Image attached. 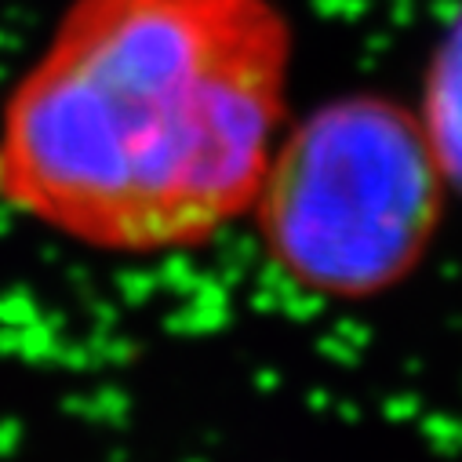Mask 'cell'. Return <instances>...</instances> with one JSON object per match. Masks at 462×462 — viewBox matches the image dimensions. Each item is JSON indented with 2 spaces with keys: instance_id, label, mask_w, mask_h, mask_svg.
I'll use <instances>...</instances> for the list:
<instances>
[{
  "instance_id": "obj_1",
  "label": "cell",
  "mask_w": 462,
  "mask_h": 462,
  "mask_svg": "<svg viewBox=\"0 0 462 462\" xmlns=\"http://www.w3.org/2000/svg\"><path fill=\"white\" fill-rule=\"evenodd\" d=\"M291 51L277 0H69L0 106V204L102 255L211 245L288 128Z\"/></svg>"
},
{
  "instance_id": "obj_2",
  "label": "cell",
  "mask_w": 462,
  "mask_h": 462,
  "mask_svg": "<svg viewBox=\"0 0 462 462\" xmlns=\"http://www.w3.org/2000/svg\"><path fill=\"white\" fill-rule=\"evenodd\" d=\"M444 161L411 109L346 95L288 125L252 204L273 270L324 299L401 284L440 218Z\"/></svg>"
}]
</instances>
